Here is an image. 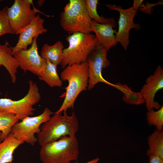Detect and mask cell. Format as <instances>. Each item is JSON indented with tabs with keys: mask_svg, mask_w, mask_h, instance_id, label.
<instances>
[{
	"mask_svg": "<svg viewBox=\"0 0 163 163\" xmlns=\"http://www.w3.org/2000/svg\"><path fill=\"white\" fill-rule=\"evenodd\" d=\"M62 81H67L63 101L55 113L67 111L73 109L75 101L79 94L87 90L88 82V66L87 62L68 66L64 68L60 75Z\"/></svg>",
	"mask_w": 163,
	"mask_h": 163,
	"instance_id": "obj_1",
	"label": "cell"
},
{
	"mask_svg": "<svg viewBox=\"0 0 163 163\" xmlns=\"http://www.w3.org/2000/svg\"><path fill=\"white\" fill-rule=\"evenodd\" d=\"M55 113L42 124L37 134V141L41 146L56 141L64 136H75L79 128L78 121L74 111L68 115L66 111Z\"/></svg>",
	"mask_w": 163,
	"mask_h": 163,
	"instance_id": "obj_2",
	"label": "cell"
},
{
	"mask_svg": "<svg viewBox=\"0 0 163 163\" xmlns=\"http://www.w3.org/2000/svg\"><path fill=\"white\" fill-rule=\"evenodd\" d=\"M69 46L63 51L60 65L63 68L87 62L88 58L98 45L95 36L91 33H75L66 38Z\"/></svg>",
	"mask_w": 163,
	"mask_h": 163,
	"instance_id": "obj_3",
	"label": "cell"
},
{
	"mask_svg": "<svg viewBox=\"0 0 163 163\" xmlns=\"http://www.w3.org/2000/svg\"><path fill=\"white\" fill-rule=\"evenodd\" d=\"M79 154L75 136H66L41 146L39 157L43 163H69L77 160Z\"/></svg>",
	"mask_w": 163,
	"mask_h": 163,
	"instance_id": "obj_4",
	"label": "cell"
},
{
	"mask_svg": "<svg viewBox=\"0 0 163 163\" xmlns=\"http://www.w3.org/2000/svg\"><path fill=\"white\" fill-rule=\"evenodd\" d=\"M92 21L88 12L85 0H70L60 15L61 27L70 34L91 33Z\"/></svg>",
	"mask_w": 163,
	"mask_h": 163,
	"instance_id": "obj_5",
	"label": "cell"
},
{
	"mask_svg": "<svg viewBox=\"0 0 163 163\" xmlns=\"http://www.w3.org/2000/svg\"><path fill=\"white\" fill-rule=\"evenodd\" d=\"M29 88L27 94L21 99L13 100L7 98H0V110L17 116L21 120L34 114V107L40 101L41 96L37 84L32 80L28 82Z\"/></svg>",
	"mask_w": 163,
	"mask_h": 163,
	"instance_id": "obj_6",
	"label": "cell"
},
{
	"mask_svg": "<svg viewBox=\"0 0 163 163\" xmlns=\"http://www.w3.org/2000/svg\"><path fill=\"white\" fill-rule=\"evenodd\" d=\"M53 113L49 108L46 107L41 114L27 117L15 123L12 128L11 132L17 139L33 146L37 141L35 134L40 132L41 125L47 122Z\"/></svg>",
	"mask_w": 163,
	"mask_h": 163,
	"instance_id": "obj_7",
	"label": "cell"
},
{
	"mask_svg": "<svg viewBox=\"0 0 163 163\" xmlns=\"http://www.w3.org/2000/svg\"><path fill=\"white\" fill-rule=\"evenodd\" d=\"M33 5L31 0H15L10 8L6 7L10 24L14 34H19L26 27L36 18L37 13H40L47 17H50L41 12Z\"/></svg>",
	"mask_w": 163,
	"mask_h": 163,
	"instance_id": "obj_8",
	"label": "cell"
},
{
	"mask_svg": "<svg viewBox=\"0 0 163 163\" xmlns=\"http://www.w3.org/2000/svg\"><path fill=\"white\" fill-rule=\"evenodd\" d=\"M107 51L98 45L89 56L87 62L88 66V88L91 90L99 82H103L115 87L116 85L107 81L103 77V69L110 65L107 59Z\"/></svg>",
	"mask_w": 163,
	"mask_h": 163,
	"instance_id": "obj_9",
	"label": "cell"
},
{
	"mask_svg": "<svg viewBox=\"0 0 163 163\" xmlns=\"http://www.w3.org/2000/svg\"><path fill=\"white\" fill-rule=\"evenodd\" d=\"M106 6L110 9L118 11L120 17L118 22V29L115 35L117 43H120L125 50H126L129 43V32L132 29L139 30L140 25L135 23L134 18L138 10H135L132 7L126 9L120 6L107 4Z\"/></svg>",
	"mask_w": 163,
	"mask_h": 163,
	"instance_id": "obj_10",
	"label": "cell"
},
{
	"mask_svg": "<svg viewBox=\"0 0 163 163\" xmlns=\"http://www.w3.org/2000/svg\"><path fill=\"white\" fill-rule=\"evenodd\" d=\"M37 38H34L30 48L18 51L13 54V56L19 68L24 72L29 71L38 76L45 67L46 59L43 58L38 53Z\"/></svg>",
	"mask_w": 163,
	"mask_h": 163,
	"instance_id": "obj_11",
	"label": "cell"
},
{
	"mask_svg": "<svg viewBox=\"0 0 163 163\" xmlns=\"http://www.w3.org/2000/svg\"><path fill=\"white\" fill-rule=\"evenodd\" d=\"M163 88V69L159 65L152 75L149 76L146 80V84L140 92L145 103L148 110L155 108L158 110L161 107L154 100L156 92Z\"/></svg>",
	"mask_w": 163,
	"mask_h": 163,
	"instance_id": "obj_12",
	"label": "cell"
},
{
	"mask_svg": "<svg viewBox=\"0 0 163 163\" xmlns=\"http://www.w3.org/2000/svg\"><path fill=\"white\" fill-rule=\"evenodd\" d=\"M44 19L39 14L35 19L26 27L19 34L18 41L15 46L12 47V53L22 49H27L31 45L33 39L40 35L47 32L48 30L43 26Z\"/></svg>",
	"mask_w": 163,
	"mask_h": 163,
	"instance_id": "obj_13",
	"label": "cell"
},
{
	"mask_svg": "<svg viewBox=\"0 0 163 163\" xmlns=\"http://www.w3.org/2000/svg\"><path fill=\"white\" fill-rule=\"evenodd\" d=\"M92 32L94 33L98 45H100L108 51L118 43L115 34L117 31L113 29V26L110 24H102L92 20Z\"/></svg>",
	"mask_w": 163,
	"mask_h": 163,
	"instance_id": "obj_14",
	"label": "cell"
},
{
	"mask_svg": "<svg viewBox=\"0 0 163 163\" xmlns=\"http://www.w3.org/2000/svg\"><path fill=\"white\" fill-rule=\"evenodd\" d=\"M2 66L9 72L13 83L17 80V74L19 68L12 53V47L6 41L4 44L0 43V67Z\"/></svg>",
	"mask_w": 163,
	"mask_h": 163,
	"instance_id": "obj_15",
	"label": "cell"
},
{
	"mask_svg": "<svg viewBox=\"0 0 163 163\" xmlns=\"http://www.w3.org/2000/svg\"><path fill=\"white\" fill-rule=\"evenodd\" d=\"M24 142L16 139L11 132L0 142V163H11L15 150Z\"/></svg>",
	"mask_w": 163,
	"mask_h": 163,
	"instance_id": "obj_16",
	"label": "cell"
},
{
	"mask_svg": "<svg viewBox=\"0 0 163 163\" xmlns=\"http://www.w3.org/2000/svg\"><path fill=\"white\" fill-rule=\"evenodd\" d=\"M63 48V43L59 40L52 45L45 43L42 48L40 56L57 66L60 64L61 62Z\"/></svg>",
	"mask_w": 163,
	"mask_h": 163,
	"instance_id": "obj_17",
	"label": "cell"
},
{
	"mask_svg": "<svg viewBox=\"0 0 163 163\" xmlns=\"http://www.w3.org/2000/svg\"><path fill=\"white\" fill-rule=\"evenodd\" d=\"M57 66L46 59L45 67L38 76L39 80L44 81L51 88L62 86V81L57 73Z\"/></svg>",
	"mask_w": 163,
	"mask_h": 163,
	"instance_id": "obj_18",
	"label": "cell"
},
{
	"mask_svg": "<svg viewBox=\"0 0 163 163\" xmlns=\"http://www.w3.org/2000/svg\"><path fill=\"white\" fill-rule=\"evenodd\" d=\"M148 142L147 155H157L163 159V131L156 129L148 136Z\"/></svg>",
	"mask_w": 163,
	"mask_h": 163,
	"instance_id": "obj_19",
	"label": "cell"
},
{
	"mask_svg": "<svg viewBox=\"0 0 163 163\" xmlns=\"http://www.w3.org/2000/svg\"><path fill=\"white\" fill-rule=\"evenodd\" d=\"M19 120L18 117L14 114L0 110V132L2 133V141L11 132L13 126Z\"/></svg>",
	"mask_w": 163,
	"mask_h": 163,
	"instance_id": "obj_20",
	"label": "cell"
},
{
	"mask_svg": "<svg viewBox=\"0 0 163 163\" xmlns=\"http://www.w3.org/2000/svg\"><path fill=\"white\" fill-rule=\"evenodd\" d=\"M98 0H85L88 12L90 18L98 23L112 25L114 28L116 26V23L113 18H106L100 15L97 11Z\"/></svg>",
	"mask_w": 163,
	"mask_h": 163,
	"instance_id": "obj_21",
	"label": "cell"
},
{
	"mask_svg": "<svg viewBox=\"0 0 163 163\" xmlns=\"http://www.w3.org/2000/svg\"><path fill=\"white\" fill-rule=\"evenodd\" d=\"M147 123L149 126H155L156 129L162 131L163 126V106L157 111L153 109L148 110L146 113Z\"/></svg>",
	"mask_w": 163,
	"mask_h": 163,
	"instance_id": "obj_22",
	"label": "cell"
},
{
	"mask_svg": "<svg viewBox=\"0 0 163 163\" xmlns=\"http://www.w3.org/2000/svg\"><path fill=\"white\" fill-rule=\"evenodd\" d=\"M7 34H14L6 7L0 10V37Z\"/></svg>",
	"mask_w": 163,
	"mask_h": 163,
	"instance_id": "obj_23",
	"label": "cell"
},
{
	"mask_svg": "<svg viewBox=\"0 0 163 163\" xmlns=\"http://www.w3.org/2000/svg\"><path fill=\"white\" fill-rule=\"evenodd\" d=\"M160 4H162V2H159L157 4H150L146 2V5H142L141 6V8H139V9L142 11L150 14L152 11V8L154 6L159 5Z\"/></svg>",
	"mask_w": 163,
	"mask_h": 163,
	"instance_id": "obj_24",
	"label": "cell"
},
{
	"mask_svg": "<svg viewBox=\"0 0 163 163\" xmlns=\"http://www.w3.org/2000/svg\"><path fill=\"white\" fill-rule=\"evenodd\" d=\"M148 156L149 163H163V159L158 156L155 155H150Z\"/></svg>",
	"mask_w": 163,
	"mask_h": 163,
	"instance_id": "obj_25",
	"label": "cell"
},
{
	"mask_svg": "<svg viewBox=\"0 0 163 163\" xmlns=\"http://www.w3.org/2000/svg\"><path fill=\"white\" fill-rule=\"evenodd\" d=\"M143 0H134L132 7L135 10H138L139 8L142 5Z\"/></svg>",
	"mask_w": 163,
	"mask_h": 163,
	"instance_id": "obj_26",
	"label": "cell"
},
{
	"mask_svg": "<svg viewBox=\"0 0 163 163\" xmlns=\"http://www.w3.org/2000/svg\"><path fill=\"white\" fill-rule=\"evenodd\" d=\"M99 160L100 159L98 158H96L85 163H99Z\"/></svg>",
	"mask_w": 163,
	"mask_h": 163,
	"instance_id": "obj_27",
	"label": "cell"
},
{
	"mask_svg": "<svg viewBox=\"0 0 163 163\" xmlns=\"http://www.w3.org/2000/svg\"><path fill=\"white\" fill-rule=\"evenodd\" d=\"M43 1H44L40 0L38 2V4L39 5V6H40L42 5L43 3L44 2Z\"/></svg>",
	"mask_w": 163,
	"mask_h": 163,
	"instance_id": "obj_28",
	"label": "cell"
},
{
	"mask_svg": "<svg viewBox=\"0 0 163 163\" xmlns=\"http://www.w3.org/2000/svg\"><path fill=\"white\" fill-rule=\"evenodd\" d=\"M1 137H2V133L1 132H0V142L2 141L1 140Z\"/></svg>",
	"mask_w": 163,
	"mask_h": 163,
	"instance_id": "obj_29",
	"label": "cell"
},
{
	"mask_svg": "<svg viewBox=\"0 0 163 163\" xmlns=\"http://www.w3.org/2000/svg\"><path fill=\"white\" fill-rule=\"evenodd\" d=\"M1 1H2L1 0H0V2Z\"/></svg>",
	"mask_w": 163,
	"mask_h": 163,
	"instance_id": "obj_30",
	"label": "cell"
}]
</instances>
